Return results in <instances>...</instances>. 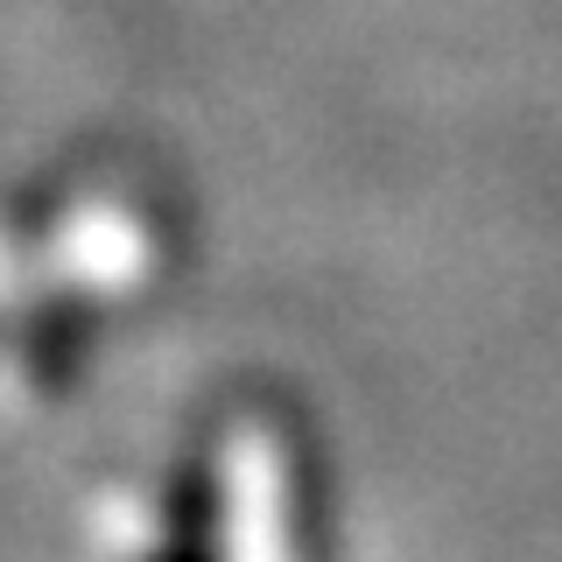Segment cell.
<instances>
[{
  "mask_svg": "<svg viewBox=\"0 0 562 562\" xmlns=\"http://www.w3.org/2000/svg\"><path fill=\"white\" fill-rule=\"evenodd\" d=\"M155 562H218V492H211V471L190 464L176 479L169 499V541Z\"/></svg>",
  "mask_w": 562,
  "mask_h": 562,
  "instance_id": "obj_1",
  "label": "cell"
}]
</instances>
